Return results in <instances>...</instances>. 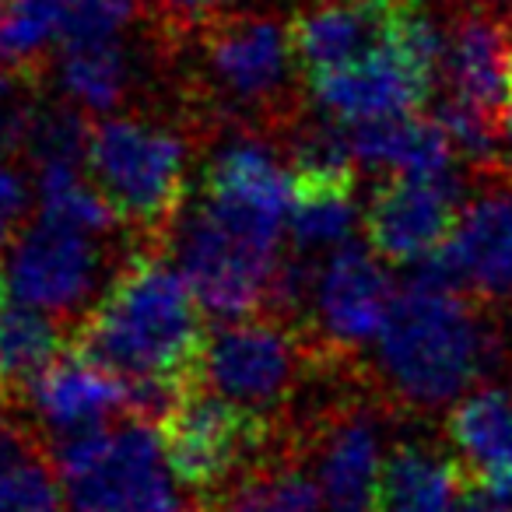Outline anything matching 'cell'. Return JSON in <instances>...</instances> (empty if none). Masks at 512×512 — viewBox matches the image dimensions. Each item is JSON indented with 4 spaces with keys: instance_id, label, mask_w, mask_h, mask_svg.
Segmentation results:
<instances>
[{
    "instance_id": "cell-17",
    "label": "cell",
    "mask_w": 512,
    "mask_h": 512,
    "mask_svg": "<svg viewBox=\"0 0 512 512\" xmlns=\"http://www.w3.org/2000/svg\"><path fill=\"white\" fill-rule=\"evenodd\" d=\"M25 397L32 400L39 418L53 432H60V439L102 428L109 414L130 411V386L113 372L78 358L74 351L39 372Z\"/></svg>"
},
{
    "instance_id": "cell-14",
    "label": "cell",
    "mask_w": 512,
    "mask_h": 512,
    "mask_svg": "<svg viewBox=\"0 0 512 512\" xmlns=\"http://www.w3.org/2000/svg\"><path fill=\"white\" fill-rule=\"evenodd\" d=\"M309 85L334 120L358 127V123L418 113L432 95L435 78L390 43L358 64L320 74Z\"/></svg>"
},
{
    "instance_id": "cell-10",
    "label": "cell",
    "mask_w": 512,
    "mask_h": 512,
    "mask_svg": "<svg viewBox=\"0 0 512 512\" xmlns=\"http://www.w3.org/2000/svg\"><path fill=\"white\" fill-rule=\"evenodd\" d=\"M463 190L453 176H393L376 186L365 211L369 246L393 264L439 253L460 225Z\"/></svg>"
},
{
    "instance_id": "cell-26",
    "label": "cell",
    "mask_w": 512,
    "mask_h": 512,
    "mask_svg": "<svg viewBox=\"0 0 512 512\" xmlns=\"http://www.w3.org/2000/svg\"><path fill=\"white\" fill-rule=\"evenodd\" d=\"M320 505V481L295 463H260L221 498V512H320Z\"/></svg>"
},
{
    "instance_id": "cell-6",
    "label": "cell",
    "mask_w": 512,
    "mask_h": 512,
    "mask_svg": "<svg viewBox=\"0 0 512 512\" xmlns=\"http://www.w3.org/2000/svg\"><path fill=\"white\" fill-rule=\"evenodd\" d=\"M179 264L197 302L225 320L256 313L274 292L278 242L232 228L200 207L179 228Z\"/></svg>"
},
{
    "instance_id": "cell-38",
    "label": "cell",
    "mask_w": 512,
    "mask_h": 512,
    "mask_svg": "<svg viewBox=\"0 0 512 512\" xmlns=\"http://www.w3.org/2000/svg\"><path fill=\"white\" fill-rule=\"evenodd\" d=\"M0 4H4V0H0Z\"/></svg>"
},
{
    "instance_id": "cell-22",
    "label": "cell",
    "mask_w": 512,
    "mask_h": 512,
    "mask_svg": "<svg viewBox=\"0 0 512 512\" xmlns=\"http://www.w3.org/2000/svg\"><path fill=\"white\" fill-rule=\"evenodd\" d=\"M64 334L50 313L25 302H0V400L22 397L32 379L60 358Z\"/></svg>"
},
{
    "instance_id": "cell-37",
    "label": "cell",
    "mask_w": 512,
    "mask_h": 512,
    "mask_svg": "<svg viewBox=\"0 0 512 512\" xmlns=\"http://www.w3.org/2000/svg\"><path fill=\"white\" fill-rule=\"evenodd\" d=\"M0 292H4V278H0ZM0 302H4V299H0Z\"/></svg>"
},
{
    "instance_id": "cell-4",
    "label": "cell",
    "mask_w": 512,
    "mask_h": 512,
    "mask_svg": "<svg viewBox=\"0 0 512 512\" xmlns=\"http://www.w3.org/2000/svg\"><path fill=\"white\" fill-rule=\"evenodd\" d=\"M53 463L74 512H148L172 495L162 435L141 418L67 435Z\"/></svg>"
},
{
    "instance_id": "cell-13",
    "label": "cell",
    "mask_w": 512,
    "mask_h": 512,
    "mask_svg": "<svg viewBox=\"0 0 512 512\" xmlns=\"http://www.w3.org/2000/svg\"><path fill=\"white\" fill-rule=\"evenodd\" d=\"M512 71V11L484 4H453L446 22L442 78L449 95L505 116Z\"/></svg>"
},
{
    "instance_id": "cell-19",
    "label": "cell",
    "mask_w": 512,
    "mask_h": 512,
    "mask_svg": "<svg viewBox=\"0 0 512 512\" xmlns=\"http://www.w3.org/2000/svg\"><path fill=\"white\" fill-rule=\"evenodd\" d=\"M446 428L463 474L512 491V386L470 393L453 407Z\"/></svg>"
},
{
    "instance_id": "cell-9",
    "label": "cell",
    "mask_w": 512,
    "mask_h": 512,
    "mask_svg": "<svg viewBox=\"0 0 512 512\" xmlns=\"http://www.w3.org/2000/svg\"><path fill=\"white\" fill-rule=\"evenodd\" d=\"M295 204V172L274 158L267 144L235 137L204 172V207L232 228L278 242Z\"/></svg>"
},
{
    "instance_id": "cell-5",
    "label": "cell",
    "mask_w": 512,
    "mask_h": 512,
    "mask_svg": "<svg viewBox=\"0 0 512 512\" xmlns=\"http://www.w3.org/2000/svg\"><path fill=\"white\" fill-rule=\"evenodd\" d=\"M271 421L235 407L204 383H190L162 418L169 470L197 498H225L235 474L264 453Z\"/></svg>"
},
{
    "instance_id": "cell-1",
    "label": "cell",
    "mask_w": 512,
    "mask_h": 512,
    "mask_svg": "<svg viewBox=\"0 0 512 512\" xmlns=\"http://www.w3.org/2000/svg\"><path fill=\"white\" fill-rule=\"evenodd\" d=\"M197 295L162 256L130 260L102 302L74 330L71 351L130 386V414L165 418L176 397L197 383L207 330Z\"/></svg>"
},
{
    "instance_id": "cell-8",
    "label": "cell",
    "mask_w": 512,
    "mask_h": 512,
    "mask_svg": "<svg viewBox=\"0 0 512 512\" xmlns=\"http://www.w3.org/2000/svg\"><path fill=\"white\" fill-rule=\"evenodd\" d=\"M491 190L463 207L460 225L439 253L425 256L414 278L449 292L495 299L512 292V162L488 172Z\"/></svg>"
},
{
    "instance_id": "cell-33",
    "label": "cell",
    "mask_w": 512,
    "mask_h": 512,
    "mask_svg": "<svg viewBox=\"0 0 512 512\" xmlns=\"http://www.w3.org/2000/svg\"><path fill=\"white\" fill-rule=\"evenodd\" d=\"M453 512H512V491H502L495 484L463 474Z\"/></svg>"
},
{
    "instance_id": "cell-7",
    "label": "cell",
    "mask_w": 512,
    "mask_h": 512,
    "mask_svg": "<svg viewBox=\"0 0 512 512\" xmlns=\"http://www.w3.org/2000/svg\"><path fill=\"white\" fill-rule=\"evenodd\" d=\"M302 344L278 320H228L207 330L197 383L271 421L302 376Z\"/></svg>"
},
{
    "instance_id": "cell-31",
    "label": "cell",
    "mask_w": 512,
    "mask_h": 512,
    "mask_svg": "<svg viewBox=\"0 0 512 512\" xmlns=\"http://www.w3.org/2000/svg\"><path fill=\"white\" fill-rule=\"evenodd\" d=\"M39 456V446L11 421V414L0 407V488L8 481H15L25 467H32Z\"/></svg>"
},
{
    "instance_id": "cell-12",
    "label": "cell",
    "mask_w": 512,
    "mask_h": 512,
    "mask_svg": "<svg viewBox=\"0 0 512 512\" xmlns=\"http://www.w3.org/2000/svg\"><path fill=\"white\" fill-rule=\"evenodd\" d=\"M207 67L235 102H274L292 78V22L264 11H228L204 25Z\"/></svg>"
},
{
    "instance_id": "cell-16",
    "label": "cell",
    "mask_w": 512,
    "mask_h": 512,
    "mask_svg": "<svg viewBox=\"0 0 512 512\" xmlns=\"http://www.w3.org/2000/svg\"><path fill=\"white\" fill-rule=\"evenodd\" d=\"M393 299L386 271L358 242L337 246L313 285L316 320L337 348H358L379 337Z\"/></svg>"
},
{
    "instance_id": "cell-36",
    "label": "cell",
    "mask_w": 512,
    "mask_h": 512,
    "mask_svg": "<svg viewBox=\"0 0 512 512\" xmlns=\"http://www.w3.org/2000/svg\"><path fill=\"white\" fill-rule=\"evenodd\" d=\"M502 127H505V134L512 137V95H509V106H505V116H502Z\"/></svg>"
},
{
    "instance_id": "cell-20",
    "label": "cell",
    "mask_w": 512,
    "mask_h": 512,
    "mask_svg": "<svg viewBox=\"0 0 512 512\" xmlns=\"http://www.w3.org/2000/svg\"><path fill=\"white\" fill-rule=\"evenodd\" d=\"M351 151L358 165L390 169L393 176H446L456 155L442 123L418 113L358 123L351 134Z\"/></svg>"
},
{
    "instance_id": "cell-27",
    "label": "cell",
    "mask_w": 512,
    "mask_h": 512,
    "mask_svg": "<svg viewBox=\"0 0 512 512\" xmlns=\"http://www.w3.org/2000/svg\"><path fill=\"white\" fill-rule=\"evenodd\" d=\"M39 200H43V218L60 225L81 228V232H109L116 225V211L99 186L88 183L81 169H53L39 172Z\"/></svg>"
},
{
    "instance_id": "cell-21",
    "label": "cell",
    "mask_w": 512,
    "mask_h": 512,
    "mask_svg": "<svg viewBox=\"0 0 512 512\" xmlns=\"http://www.w3.org/2000/svg\"><path fill=\"white\" fill-rule=\"evenodd\" d=\"M463 467L428 446H397L383 463L372 512H453Z\"/></svg>"
},
{
    "instance_id": "cell-2",
    "label": "cell",
    "mask_w": 512,
    "mask_h": 512,
    "mask_svg": "<svg viewBox=\"0 0 512 512\" xmlns=\"http://www.w3.org/2000/svg\"><path fill=\"white\" fill-rule=\"evenodd\" d=\"M379 372L411 407H442L488 376L502 337L477 299L414 278L379 330Z\"/></svg>"
},
{
    "instance_id": "cell-29",
    "label": "cell",
    "mask_w": 512,
    "mask_h": 512,
    "mask_svg": "<svg viewBox=\"0 0 512 512\" xmlns=\"http://www.w3.org/2000/svg\"><path fill=\"white\" fill-rule=\"evenodd\" d=\"M137 18V0H71L60 43H116Z\"/></svg>"
},
{
    "instance_id": "cell-34",
    "label": "cell",
    "mask_w": 512,
    "mask_h": 512,
    "mask_svg": "<svg viewBox=\"0 0 512 512\" xmlns=\"http://www.w3.org/2000/svg\"><path fill=\"white\" fill-rule=\"evenodd\" d=\"M148 512H183V505H179L176 502V498H162V502H158V505H151V509Z\"/></svg>"
},
{
    "instance_id": "cell-18",
    "label": "cell",
    "mask_w": 512,
    "mask_h": 512,
    "mask_svg": "<svg viewBox=\"0 0 512 512\" xmlns=\"http://www.w3.org/2000/svg\"><path fill=\"white\" fill-rule=\"evenodd\" d=\"M383 474L379 428L369 414L348 411L327 428L320 449V491L327 512H372Z\"/></svg>"
},
{
    "instance_id": "cell-32",
    "label": "cell",
    "mask_w": 512,
    "mask_h": 512,
    "mask_svg": "<svg viewBox=\"0 0 512 512\" xmlns=\"http://www.w3.org/2000/svg\"><path fill=\"white\" fill-rule=\"evenodd\" d=\"M25 207H29V190H25L22 172L0 162V246L18 232Z\"/></svg>"
},
{
    "instance_id": "cell-3",
    "label": "cell",
    "mask_w": 512,
    "mask_h": 512,
    "mask_svg": "<svg viewBox=\"0 0 512 512\" xmlns=\"http://www.w3.org/2000/svg\"><path fill=\"white\" fill-rule=\"evenodd\" d=\"M186 144L179 134L141 120H102L88 141V176L116 218L158 239L183 204Z\"/></svg>"
},
{
    "instance_id": "cell-15",
    "label": "cell",
    "mask_w": 512,
    "mask_h": 512,
    "mask_svg": "<svg viewBox=\"0 0 512 512\" xmlns=\"http://www.w3.org/2000/svg\"><path fill=\"white\" fill-rule=\"evenodd\" d=\"M400 0H316L292 18L295 60L306 78L341 71L390 46Z\"/></svg>"
},
{
    "instance_id": "cell-28",
    "label": "cell",
    "mask_w": 512,
    "mask_h": 512,
    "mask_svg": "<svg viewBox=\"0 0 512 512\" xmlns=\"http://www.w3.org/2000/svg\"><path fill=\"white\" fill-rule=\"evenodd\" d=\"M92 130L74 109H39L29 130V155L39 172L85 169Z\"/></svg>"
},
{
    "instance_id": "cell-11",
    "label": "cell",
    "mask_w": 512,
    "mask_h": 512,
    "mask_svg": "<svg viewBox=\"0 0 512 512\" xmlns=\"http://www.w3.org/2000/svg\"><path fill=\"white\" fill-rule=\"evenodd\" d=\"M102 256L92 242V232L39 218L15 242L8 256V288L15 302L39 313L64 316L74 313L95 292Z\"/></svg>"
},
{
    "instance_id": "cell-30",
    "label": "cell",
    "mask_w": 512,
    "mask_h": 512,
    "mask_svg": "<svg viewBox=\"0 0 512 512\" xmlns=\"http://www.w3.org/2000/svg\"><path fill=\"white\" fill-rule=\"evenodd\" d=\"M232 4L235 0H151L158 22H162L172 36L190 32V29H204L214 18L228 15Z\"/></svg>"
},
{
    "instance_id": "cell-25",
    "label": "cell",
    "mask_w": 512,
    "mask_h": 512,
    "mask_svg": "<svg viewBox=\"0 0 512 512\" xmlns=\"http://www.w3.org/2000/svg\"><path fill=\"white\" fill-rule=\"evenodd\" d=\"M130 81V60L116 43H64L60 53V85L85 109H113Z\"/></svg>"
},
{
    "instance_id": "cell-23",
    "label": "cell",
    "mask_w": 512,
    "mask_h": 512,
    "mask_svg": "<svg viewBox=\"0 0 512 512\" xmlns=\"http://www.w3.org/2000/svg\"><path fill=\"white\" fill-rule=\"evenodd\" d=\"M358 225L355 183L295 176V204L288 214V232L299 253L327 246H348Z\"/></svg>"
},
{
    "instance_id": "cell-35",
    "label": "cell",
    "mask_w": 512,
    "mask_h": 512,
    "mask_svg": "<svg viewBox=\"0 0 512 512\" xmlns=\"http://www.w3.org/2000/svg\"><path fill=\"white\" fill-rule=\"evenodd\" d=\"M453 4H484V8H509L512 0H453Z\"/></svg>"
},
{
    "instance_id": "cell-24",
    "label": "cell",
    "mask_w": 512,
    "mask_h": 512,
    "mask_svg": "<svg viewBox=\"0 0 512 512\" xmlns=\"http://www.w3.org/2000/svg\"><path fill=\"white\" fill-rule=\"evenodd\" d=\"M71 0H4L0 4V67L32 74L64 39Z\"/></svg>"
}]
</instances>
